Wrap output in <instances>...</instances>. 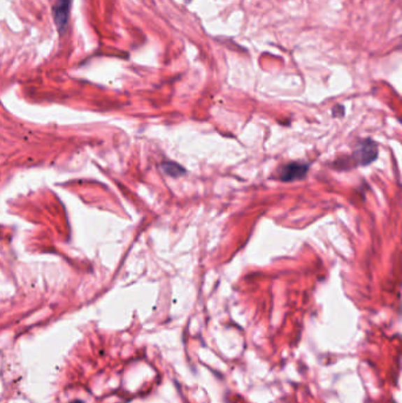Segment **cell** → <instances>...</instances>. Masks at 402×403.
Here are the masks:
<instances>
[{"label":"cell","instance_id":"obj_1","mask_svg":"<svg viewBox=\"0 0 402 403\" xmlns=\"http://www.w3.org/2000/svg\"><path fill=\"white\" fill-rule=\"evenodd\" d=\"M378 157V145L372 140H362L354 151V159L360 166H368Z\"/></svg>","mask_w":402,"mask_h":403},{"label":"cell","instance_id":"obj_3","mask_svg":"<svg viewBox=\"0 0 402 403\" xmlns=\"http://www.w3.org/2000/svg\"><path fill=\"white\" fill-rule=\"evenodd\" d=\"M70 5H71V0H58L57 6L55 8V18L60 30L64 29L65 24L68 22Z\"/></svg>","mask_w":402,"mask_h":403},{"label":"cell","instance_id":"obj_4","mask_svg":"<svg viewBox=\"0 0 402 403\" xmlns=\"http://www.w3.org/2000/svg\"><path fill=\"white\" fill-rule=\"evenodd\" d=\"M163 169H164L166 174L169 175V176H173V177H180L182 175L185 174V170L177 163H164Z\"/></svg>","mask_w":402,"mask_h":403},{"label":"cell","instance_id":"obj_2","mask_svg":"<svg viewBox=\"0 0 402 403\" xmlns=\"http://www.w3.org/2000/svg\"><path fill=\"white\" fill-rule=\"evenodd\" d=\"M308 173V166L303 163H289L283 166L280 173V178L283 182H293L302 179Z\"/></svg>","mask_w":402,"mask_h":403}]
</instances>
